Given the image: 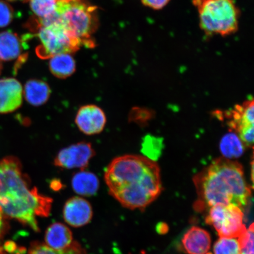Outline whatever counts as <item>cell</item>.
<instances>
[{
  "mask_svg": "<svg viewBox=\"0 0 254 254\" xmlns=\"http://www.w3.org/2000/svg\"><path fill=\"white\" fill-rule=\"evenodd\" d=\"M23 88L20 82L12 78L0 79V113L13 112L21 106Z\"/></svg>",
  "mask_w": 254,
  "mask_h": 254,
  "instance_id": "8fae6325",
  "label": "cell"
},
{
  "mask_svg": "<svg viewBox=\"0 0 254 254\" xmlns=\"http://www.w3.org/2000/svg\"><path fill=\"white\" fill-rule=\"evenodd\" d=\"M94 155V150L90 143L79 142L60 151L55 158V164L65 169H83Z\"/></svg>",
  "mask_w": 254,
  "mask_h": 254,
  "instance_id": "9c48e42d",
  "label": "cell"
},
{
  "mask_svg": "<svg viewBox=\"0 0 254 254\" xmlns=\"http://www.w3.org/2000/svg\"><path fill=\"white\" fill-rule=\"evenodd\" d=\"M36 28L37 36L40 41L36 53L41 59H51L62 54L70 55L82 46L79 41L71 37L59 20L46 26L36 25Z\"/></svg>",
  "mask_w": 254,
  "mask_h": 254,
  "instance_id": "8992f818",
  "label": "cell"
},
{
  "mask_svg": "<svg viewBox=\"0 0 254 254\" xmlns=\"http://www.w3.org/2000/svg\"><path fill=\"white\" fill-rule=\"evenodd\" d=\"M214 254H241L236 238L220 237L214 246Z\"/></svg>",
  "mask_w": 254,
  "mask_h": 254,
  "instance_id": "ffe728a7",
  "label": "cell"
},
{
  "mask_svg": "<svg viewBox=\"0 0 254 254\" xmlns=\"http://www.w3.org/2000/svg\"><path fill=\"white\" fill-rule=\"evenodd\" d=\"M193 182L201 204L199 207L211 208L221 204L242 208L252 196L243 166L226 157L212 161L193 177Z\"/></svg>",
  "mask_w": 254,
  "mask_h": 254,
  "instance_id": "3957f363",
  "label": "cell"
},
{
  "mask_svg": "<svg viewBox=\"0 0 254 254\" xmlns=\"http://www.w3.org/2000/svg\"><path fill=\"white\" fill-rule=\"evenodd\" d=\"M243 218L242 209L238 206L218 204L209 208L205 221L220 237L237 238L247 229Z\"/></svg>",
  "mask_w": 254,
  "mask_h": 254,
  "instance_id": "52a82bcc",
  "label": "cell"
},
{
  "mask_svg": "<svg viewBox=\"0 0 254 254\" xmlns=\"http://www.w3.org/2000/svg\"><path fill=\"white\" fill-rule=\"evenodd\" d=\"M9 1H16V0H9Z\"/></svg>",
  "mask_w": 254,
  "mask_h": 254,
  "instance_id": "4dcf8cb0",
  "label": "cell"
},
{
  "mask_svg": "<svg viewBox=\"0 0 254 254\" xmlns=\"http://www.w3.org/2000/svg\"><path fill=\"white\" fill-rule=\"evenodd\" d=\"M60 252L61 254H86L85 250L77 242H72L70 246Z\"/></svg>",
  "mask_w": 254,
  "mask_h": 254,
  "instance_id": "484cf974",
  "label": "cell"
},
{
  "mask_svg": "<svg viewBox=\"0 0 254 254\" xmlns=\"http://www.w3.org/2000/svg\"><path fill=\"white\" fill-rule=\"evenodd\" d=\"M51 94L50 88L46 82L31 79L27 82L23 95L27 102L34 106H40L47 103Z\"/></svg>",
  "mask_w": 254,
  "mask_h": 254,
  "instance_id": "2e32d148",
  "label": "cell"
},
{
  "mask_svg": "<svg viewBox=\"0 0 254 254\" xmlns=\"http://www.w3.org/2000/svg\"><path fill=\"white\" fill-rule=\"evenodd\" d=\"M0 254H4V251L2 246H0Z\"/></svg>",
  "mask_w": 254,
  "mask_h": 254,
  "instance_id": "f1b7e54d",
  "label": "cell"
},
{
  "mask_svg": "<svg viewBox=\"0 0 254 254\" xmlns=\"http://www.w3.org/2000/svg\"><path fill=\"white\" fill-rule=\"evenodd\" d=\"M106 122L103 110L93 104L81 107L75 117L78 128L87 135L99 134L103 131Z\"/></svg>",
  "mask_w": 254,
  "mask_h": 254,
  "instance_id": "30bf717a",
  "label": "cell"
},
{
  "mask_svg": "<svg viewBox=\"0 0 254 254\" xmlns=\"http://www.w3.org/2000/svg\"><path fill=\"white\" fill-rule=\"evenodd\" d=\"M109 192L124 206L143 209L160 195V169L151 159L126 155L111 161L105 171Z\"/></svg>",
  "mask_w": 254,
  "mask_h": 254,
  "instance_id": "6da1fadb",
  "label": "cell"
},
{
  "mask_svg": "<svg viewBox=\"0 0 254 254\" xmlns=\"http://www.w3.org/2000/svg\"><path fill=\"white\" fill-rule=\"evenodd\" d=\"M2 67V64H1V60H0V73H1V72Z\"/></svg>",
  "mask_w": 254,
  "mask_h": 254,
  "instance_id": "f546056e",
  "label": "cell"
},
{
  "mask_svg": "<svg viewBox=\"0 0 254 254\" xmlns=\"http://www.w3.org/2000/svg\"><path fill=\"white\" fill-rule=\"evenodd\" d=\"M206 38L232 36L239 30L241 9L236 0H192Z\"/></svg>",
  "mask_w": 254,
  "mask_h": 254,
  "instance_id": "277c9868",
  "label": "cell"
},
{
  "mask_svg": "<svg viewBox=\"0 0 254 254\" xmlns=\"http://www.w3.org/2000/svg\"><path fill=\"white\" fill-rule=\"evenodd\" d=\"M63 216L66 223L71 226L82 227L91 220L93 209L87 200L80 197H73L65 203Z\"/></svg>",
  "mask_w": 254,
  "mask_h": 254,
  "instance_id": "7c38bea8",
  "label": "cell"
},
{
  "mask_svg": "<svg viewBox=\"0 0 254 254\" xmlns=\"http://www.w3.org/2000/svg\"><path fill=\"white\" fill-rule=\"evenodd\" d=\"M28 254H61V252L54 250L46 244L35 243L30 247Z\"/></svg>",
  "mask_w": 254,
  "mask_h": 254,
  "instance_id": "cb8c5ba5",
  "label": "cell"
},
{
  "mask_svg": "<svg viewBox=\"0 0 254 254\" xmlns=\"http://www.w3.org/2000/svg\"><path fill=\"white\" fill-rule=\"evenodd\" d=\"M235 135H228L222 140L221 150L224 154L234 157L242 153L243 148L241 145L243 144V143L241 142L239 137Z\"/></svg>",
  "mask_w": 254,
  "mask_h": 254,
  "instance_id": "44dd1931",
  "label": "cell"
},
{
  "mask_svg": "<svg viewBox=\"0 0 254 254\" xmlns=\"http://www.w3.org/2000/svg\"><path fill=\"white\" fill-rule=\"evenodd\" d=\"M71 184L76 193L84 196L94 195L99 188V181L97 176L85 171L75 174L72 177Z\"/></svg>",
  "mask_w": 254,
  "mask_h": 254,
  "instance_id": "e0dca14e",
  "label": "cell"
},
{
  "mask_svg": "<svg viewBox=\"0 0 254 254\" xmlns=\"http://www.w3.org/2000/svg\"><path fill=\"white\" fill-rule=\"evenodd\" d=\"M182 243L189 254H206L210 249L211 239L207 231L201 228L192 227L184 234Z\"/></svg>",
  "mask_w": 254,
  "mask_h": 254,
  "instance_id": "4fadbf2b",
  "label": "cell"
},
{
  "mask_svg": "<svg viewBox=\"0 0 254 254\" xmlns=\"http://www.w3.org/2000/svg\"><path fill=\"white\" fill-rule=\"evenodd\" d=\"M49 68L55 77L64 79L74 74L76 69L75 62L69 54H62L51 58Z\"/></svg>",
  "mask_w": 254,
  "mask_h": 254,
  "instance_id": "ac0fdd59",
  "label": "cell"
},
{
  "mask_svg": "<svg viewBox=\"0 0 254 254\" xmlns=\"http://www.w3.org/2000/svg\"><path fill=\"white\" fill-rule=\"evenodd\" d=\"M170 1L171 0H141L143 5L154 11H160L166 8Z\"/></svg>",
  "mask_w": 254,
  "mask_h": 254,
  "instance_id": "d4e9b609",
  "label": "cell"
},
{
  "mask_svg": "<svg viewBox=\"0 0 254 254\" xmlns=\"http://www.w3.org/2000/svg\"><path fill=\"white\" fill-rule=\"evenodd\" d=\"M254 224L238 237L241 254H254Z\"/></svg>",
  "mask_w": 254,
  "mask_h": 254,
  "instance_id": "7402d4cb",
  "label": "cell"
},
{
  "mask_svg": "<svg viewBox=\"0 0 254 254\" xmlns=\"http://www.w3.org/2000/svg\"><path fill=\"white\" fill-rule=\"evenodd\" d=\"M14 9L7 2L0 0V28L7 27L14 18Z\"/></svg>",
  "mask_w": 254,
  "mask_h": 254,
  "instance_id": "603a6c76",
  "label": "cell"
},
{
  "mask_svg": "<svg viewBox=\"0 0 254 254\" xmlns=\"http://www.w3.org/2000/svg\"><path fill=\"white\" fill-rule=\"evenodd\" d=\"M57 0H30V7L39 19L46 18L57 10Z\"/></svg>",
  "mask_w": 254,
  "mask_h": 254,
  "instance_id": "d6986e66",
  "label": "cell"
},
{
  "mask_svg": "<svg viewBox=\"0 0 254 254\" xmlns=\"http://www.w3.org/2000/svg\"><path fill=\"white\" fill-rule=\"evenodd\" d=\"M211 254V253H209V254H208V253H207V254Z\"/></svg>",
  "mask_w": 254,
  "mask_h": 254,
  "instance_id": "1f68e13d",
  "label": "cell"
},
{
  "mask_svg": "<svg viewBox=\"0 0 254 254\" xmlns=\"http://www.w3.org/2000/svg\"><path fill=\"white\" fill-rule=\"evenodd\" d=\"M97 8L81 0L69 2L58 1L57 12L59 23L81 46H95L92 35L98 27Z\"/></svg>",
  "mask_w": 254,
  "mask_h": 254,
  "instance_id": "5b68a950",
  "label": "cell"
},
{
  "mask_svg": "<svg viewBox=\"0 0 254 254\" xmlns=\"http://www.w3.org/2000/svg\"><path fill=\"white\" fill-rule=\"evenodd\" d=\"M52 199L30 189L20 161L14 157L0 161V209L2 214L39 231L36 217H47Z\"/></svg>",
  "mask_w": 254,
  "mask_h": 254,
  "instance_id": "7a4b0ae2",
  "label": "cell"
},
{
  "mask_svg": "<svg viewBox=\"0 0 254 254\" xmlns=\"http://www.w3.org/2000/svg\"><path fill=\"white\" fill-rule=\"evenodd\" d=\"M45 240L47 245L56 251H63L72 243V235L65 225L56 222L48 228Z\"/></svg>",
  "mask_w": 254,
  "mask_h": 254,
  "instance_id": "5bb4252c",
  "label": "cell"
},
{
  "mask_svg": "<svg viewBox=\"0 0 254 254\" xmlns=\"http://www.w3.org/2000/svg\"><path fill=\"white\" fill-rule=\"evenodd\" d=\"M254 100H249L225 114L228 125L236 132L244 145L253 147L254 144Z\"/></svg>",
  "mask_w": 254,
  "mask_h": 254,
  "instance_id": "ba28073f",
  "label": "cell"
},
{
  "mask_svg": "<svg viewBox=\"0 0 254 254\" xmlns=\"http://www.w3.org/2000/svg\"><path fill=\"white\" fill-rule=\"evenodd\" d=\"M5 221L4 219V214H2L1 209H0V239L2 236L5 231Z\"/></svg>",
  "mask_w": 254,
  "mask_h": 254,
  "instance_id": "4316f807",
  "label": "cell"
},
{
  "mask_svg": "<svg viewBox=\"0 0 254 254\" xmlns=\"http://www.w3.org/2000/svg\"><path fill=\"white\" fill-rule=\"evenodd\" d=\"M59 1H64V2H69L73 1H78V0H57Z\"/></svg>",
  "mask_w": 254,
  "mask_h": 254,
  "instance_id": "83f0119b",
  "label": "cell"
},
{
  "mask_svg": "<svg viewBox=\"0 0 254 254\" xmlns=\"http://www.w3.org/2000/svg\"><path fill=\"white\" fill-rule=\"evenodd\" d=\"M24 41L11 31L0 33V60L12 61L21 57Z\"/></svg>",
  "mask_w": 254,
  "mask_h": 254,
  "instance_id": "9a60e30c",
  "label": "cell"
}]
</instances>
